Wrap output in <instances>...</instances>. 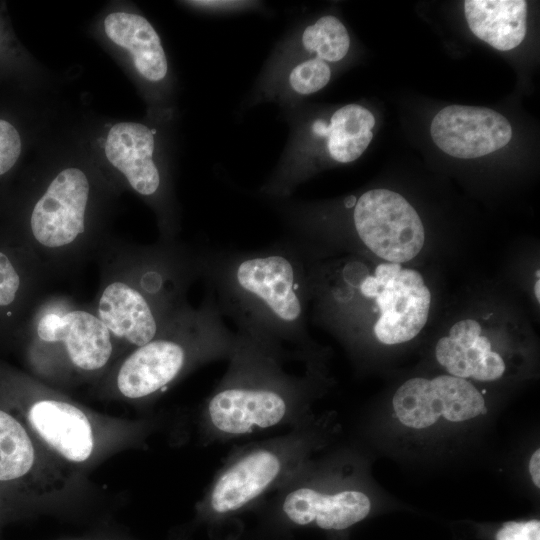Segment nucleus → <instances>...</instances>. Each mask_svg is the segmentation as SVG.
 Returning a JSON list of instances; mask_svg holds the SVG:
<instances>
[{"label": "nucleus", "instance_id": "1", "mask_svg": "<svg viewBox=\"0 0 540 540\" xmlns=\"http://www.w3.org/2000/svg\"><path fill=\"white\" fill-rule=\"evenodd\" d=\"M308 350L238 330L227 371L203 411L212 440L300 425L312 391Z\"/></svg>", "mask_w": 540, "mask_h": 540}, {"label": "nucleus", "instance_id": "18", "mask_svg": "<svg viewBox=\"0 0 540 540\" xmlns=\"http://www.w3.org/2000/svg\"><path fill=\"white\" fill-rule=\"evenodd\" d=\"M374 125L375 118L368 109L349 104L336 110L329 124L315 121L313 131L327 137V150L332 159L349 163L358 159L370 144Z\"/></svg>", "mask_w": 540, "mask_h": 540}, {"label": "nucleus", "instance_id": "9", "mask_svg": "<svg viewBox=\"0 0 540 540\" xmlns=\"http://www.w3.org/2000/svg\"><path fill=\"white\" fill-rule=\"evenodd\" d=\"M89 191L82 170L71 167L59 172L33 208L30 227L35 240L49 248L74 242L85 229Z\"/></svg>", "mask_w": 540, "mask_h": 540}, {"label": "nucleus", "instance_id": "12", "mask_svg": "<svg viewBox=\"0 0 540 540\" xmlns=\"http://www.w3.org/2000/svg\"><path fill=\"white\" fill-rule=\"evenodd\" d=\"M435 354L450 375L463 379L493 381L505 371L503 358L492 350L490 340L474 319L456 322L448 336L438 340Z\"/></svg>", "mask_w": 540, "mask_h": 540}, {"label": "nucleus", "instance_id": "22", "mask_svg": "<svg viewBox=\"0 0 540 540\" xmlns=\"http://www.w3.org/2000/svg\"><path fill=\"white\" fill-rule=\"evenodd\" d=\"M22 287L21 274L7 251L0 249V313L12 316Z\"/></svg>", "mask_w": 540, "mask_h": 540}, {"label": "nucleus", "instance_id": "3", "mask_svg": "<svg viewBox=\"0 0 540 540\" xmlns=\"http://www.w3.org/2000/svg\"><path fill=\"white\" fill-rule=\"evenodd\" d=\"M176 336L154 338L138 347L122 364L117 387L130 399L148 397L165 388L192 364L228 359L235 333L225 324L214 294L202 306L180 316Z\"/></svg>", "mask_w": 540, "mask_h": 540}, {"label": "nucleus", "instance_id": "5", "mask_svg": "<svg viewBox=\"0 0 540 540\" xmlns=\"http://www.w3.org/2000/svg\"><path fill=\"white\" fill-rule=\"evenodd\" d=\"M324 268L359 296L374 299L379 317L373 332L381 343L410 341L425 326L431 293L418 271L390 262L377 265L372 274H365L357 261Z\"/></svg>", "mask_w": 540, "mask_h": 540}, {"label": "nucleus", "instance_id": "16", "mask_svg": "<svg viewBox=\"0 0 540 540\" xmlns=\"http://www.w3.org/2000/svg\"><path fill=\"white\" fill-rule=\"evenodd\" d=\"M107 37L127 50L138 73L157 82L168 70L167 59L160 38L146 18L135 13L113 12L104 20Z\"/></svg>", "mask_w": 540, "mask_h": 540}, {"label": "nucleus", "instance_id": "19", "mask_svg": "<svg viewBox=\"0 0 540 540\" xmlns=\"http://www.w3.org/2000/svg\"><path fill=\"white\" fill-rule=\"evenodd\" d=\"M35 449L24 426L0 409V481L25 477L35 465Z\"/></svg>", "mask_w": 540, "mask_h": 540}, {"label": "nucleus", "instance_id": "23", "mask_svg": "<svg viewBox=\"0 0 540 540\" xmlns=\"http://www.w3.org/2000/svg\"><path fill=\"white\" fill-rule=\"evenodd\" d=\"M21 153V139L16 128L0 119V176L8 172Z\"/></svg>", "mask_w": 540, "mask_h": 540}, {"label": "nucleus", "instance_id": "7", "mask_svg": "<svg viewBox=\"0 0 540 540\" xmlns=\"http://www.w3.org/2000/svg\"><path fill=\"white\" fill-rule=\"evenodd\" d=\"M392 404L399 421L414 429L427 428L441 416L450 422H462L487 413L476 387L452 375L411 378L397 389Z\"/></svg>", "mask_w": 540, "mask_h": 540}, {"label": "nucleus", "instance_id": "26", "mask_svg": "<svg viewBox=\"0 0 540 540\" xmlns=\"http://www.w3.org/2000/svg\"><path fill=\"white\" fill-rule=\"evenodd\" d=\"M539 283H540L539 278H537L536 283H535V287H534V291H535V296H536L538 301L540 299V292H539V287L540 286H539Z\"/></svg>", "mask_w": 540, "mask_h": 540}, {"label": "nucleus", "instance_id": "14", "mask_svg": "<svg viewBox=\"0 0 540 540\" xmlns=\"http://www.w3.org/2000/svg\"><path fill=\"white\" fill-rule=\"evenodd\" d=\"M154 135L147 126L135 122L113 125L107 135L105 154L130 186L143 196L154 195L160 174L153 161Z\"/></svg>", "mask_w": 540, "mask_h": 540}, {"label": "nucleus", "instance_id": "21", "mask_svg": "<svg viewBox=\"0 0 540 540\" xmlns=\"http://www.w3.org/2000/svg\"><path fill=\"white\" fill-rule=\"evenodd\" d=\"M330 77L329 65L319 58H313L299 63L291 70L289 84L298 94L309 95L325 87Z\"/></svg>", "mask_w": 540, "mask_h": 540}, {"label": "nucleus", "instance_id": "15", "mask_svg": "<svg viewBox=\"0 0 540 540\" xmlns=\"http://www.w3.org/2000/svg\"><path fill=\"white\" fill-rule=\"evenodd\" d=\"M98 315L109 332L137 347L152 341L159 330L157 310L151 300L119 281L104 289Z\"/></svg>", "mask_w": 540, "mask_h": 540}, {"label": "nucleus", "instance_id": "11", "mask_svg": "<svg viewBox=\"0 0 540 540\" xmlns=\"http://www.w3.org/2000/svg\"><path fill=\"white\" fill-rule=\"evenodd\" d=\"M36 332L43 341L63 342L72 363L82 370L102 368L112 354L109 330L86 311L46 314L39 320Z\"/></svg>", "mask_w": 540, "mask_h": 540}, {"label": "nucleus", "instance_id": "20", "mask_svg": "<svg viewBox=\"0 0 540 540\" xmlns=\"http://www.w3.org/2000/svg\"><path fill=\"white\" fill-rule=\"evenodd\" d=\"M302 44L306 50L315 53L316 58L325 62H336L347 54L350 38L342 22L328 15L304 30Z\"/></svg>", "mask_w": 540, "mask_h": 540}, {"label": "nucleus", "instance_id": "17", "mask_svg": "<svg viewBox=\"0 0 540 540\" xmlns=\"http://www.w3.org/2000/svg\"><path fill=\"white\" fill-rule=\"evenodd\" d=\"M464 14L473 34L497 50H511L525 38L524 0H466Z\"/></svg>", "mask_w": 540, "mask_h": 540}, {"label": "nucleus", "instance_id": "25", "mask_svg": "<svg viewBox=\"0 0 540 540\" xmlns=\"http://www.w3.org/2000/svg\"><path fill=\"white\" fill-rule=\"evenodd\" d=\"M529 472L533 483L536 487H540V449H537L531 456L529 461Z\"/></svg>", "mask_w": 540, "mask_h": 540}, {"label": "nucleus", "instance_id": "24", "mask_svg": "<svg viewBox=\"0 0 540 540\" xmlns=\"http://www.w3.org/2000/svg\"><path fill=\"white\" fill-rule=\"evenodd\" d=\"M495 540H540V521L505 522L496 532Z\"/></svg>", "mask_w": 540, "mask_h": 540}, {"label": "nucleus", "instance_id": "6", "mask_svg": "<svg viewBox=\"0 0 540 540\" xmlns=\"http://www.w3.org/2000/svg\"><path fill=\"white\" fill-rule=\"evenodd\" d=\"M352 207L357 237L381 259L400 264L421 251L424 226L402 195L388 189H372L356 199Z\"/></svg>", "mask_w": 540, "mask_h": 540}, {"label": "nucleus", "instance_id": "13", "mask_svg": "<svg viewBox=\"0 0 540 540\" xmlns=\"http://www.w3.org/2000/svg\"><path fill=\"white\" fill-rule=\"evenodd\" d=\"M28 420L35 432L70 462H85L94 448L93 430L87 416L72 404L40 400L29 409Z\"/></svg>", "mask_w": 540, "mask_h": 540}, {"label": "nucleus", "instance_id": "2", "mask_svg": "<svg viewBox=\"0 0 540 540\" xmlns=\"http://www.w3.org/2000/svg\"><path fill=\"white\" fill-rule=\"evenodd\" d=\"M199 266L223 316L238 330L309 348L310 274L294 241L254 251L212 249L199 257Z\"/></svg>", "mask_w": 540, "mask_h": 540}, {"label": "nucleus", "instance_id": "8", "mask_svg": "<svg viewBox=\"0 0 540 540\" xmlns=\"http://www.w3.org/2000/svg\"><path fill=\"white\" fill-rule=\"evenodd\" d=\"M277 496L281 514L296 526L344 530L365 519L371 510L365 493L353 489L324 492L307 483L299 471L278 489Z\"/></svg>", "mask_w": 540, "mask_h": 540}, {"label": "nucleus", "instance_id": "4", "mask_svg": "<svg viewBox=\"0 0 540 540\" xmlns=\"http://www.w3.org/2000/svg\"><path fill=\"white\" fill-rule=\"evenodd\" d=\"M301 424L288 433L255 443L234 455L214 479L206 506L214 516L239 512L277 491L305 465Z\"/></svg>", "mask_w": 540, "mask_h": 540}, {"label": "nucleus", "instance_id": "10", "mask_svg": "<svg viewBox=\"0 0 540 540\" xmlns=\"http://www.w3.org/2000/svg\"><path fill=\"white\" fill-rule=\"evenodd\" d=\"M431 136L450 156L471 159L504 147L511 140L512 128L503 115L492 109L451 105L433 118Z\"/></svg>", "mask_w": 540, "mask_h": 540}]
</instances>
